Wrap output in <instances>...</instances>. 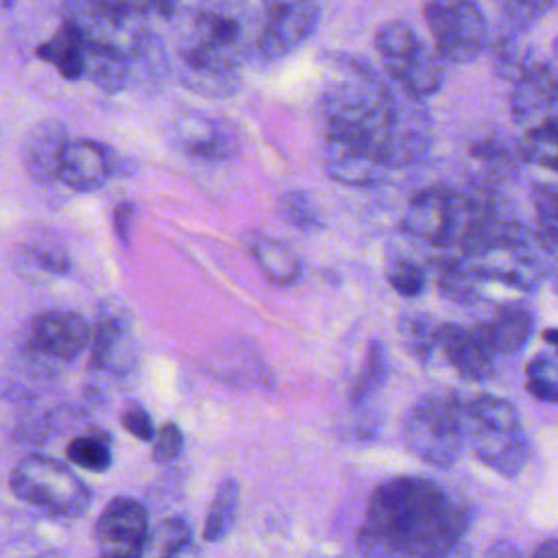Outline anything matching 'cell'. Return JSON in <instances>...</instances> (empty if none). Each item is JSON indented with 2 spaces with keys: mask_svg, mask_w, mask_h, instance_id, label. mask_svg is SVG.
Instances as JSON below:
<instances>
[{
  "mask_svg": "<svg viewBox=\"0 0 558 558\" xmlns=\"http://www.w3.org/2000/svg\"><path fill=\"white\" fill-rule=\"evenodd\" d=\"M471 508L421 475L379 484L366 504L355 541L362 558H442L464 541Z\"/></svg>",
  "mask_w": 558,
  "mask_h": 558,
  "instance_id": "6da1fadb",
  "label": "cell"
},
{
  "mask_svg": "<svg viewBox=\"0 0 558 558\" xmlns=\"http://www.w3.org/2000/svg\"><path fill=\"white\" fill-rule=\"evenodd\" d=\"M9 488L22 504L52 519H81L92 506V488L76 471L44 453L22 458L9 475Z\"/></svg>",
  "mask_w": 558,
  "mask_h": 558,
  "instance_id": "7a4b0ae2",
  "label": "cell"
},
{
  "mask_svg": "<svg viewBox=\"0 0 558 558\" xmlns=\"http://www.w3.org/2000/svg\"><path fill=\"white\" fill-rule=\"evenodd\" d=\"M61 17L83 44L113 48L131 59L142 57L150 44L144 13L116 0H63Z\"/></svg>",
  "mask_w": 558,
  "mask_h": 558,
  "instance_id": "3957f363",
  "label": "cell"
},
{
  "mask_svg": "<svg viewBox=\"0 0 558 558\" xmlns=\"http://www.w3.org/2000/svg\"><path fill=\"white\" fill-rule=\"evenodd\" d=\"M401 436L421 462L436 469L453 466L464 447L453 397H421L405 412Z\"/></svg>",
  "mask_w": 558,
  "mask_h": 558,
  "instance_id": "277c9868",
  "label": "cell"
},
{
  "mask_svg": "<svg viewBox=\"0 0 558 558\" xmlns=\"http://www.w3.org/2000/svg\"><path fill=\"white\" fill-rule=\"evenodd\" d=\"M425 22L438 57L451 63H471L488 44V24L477 0H427Z\"/></svg>",
  "mask_w": 558,
  "mask_h": 558,
  "instance_id": "5b68a950",
  "label": "cell"
},
{
  "mask_svg": "<svg viewBox=\"0 0 558 558\" xmlns=\"http://www.w3.org/2000/svg\"><path fill=\"white\" fill-rule=\"evenodd\" d=\"M466 207L462 194L445 187H429L414 194L405 207L401 227L412 238H421L436 248L458 246Z\"/></svg>",
  "mask_w": 558,
  "mask_h": 558,
  "instance_id": "8992f818",
  "label": "cell"
},
{
  "mask_svg": "<svg viewBox=\"0 0 558 558\" xmlns=\"http://www.w3.org/2000/svg\"><path fill=\"white\" fill-rule=\"evenodd\" d=\"M92 323L78 312L48 310L37 314L24 336L26 355L46 362H72L89 349Z\"/></svg>",
  "mask_w": 558,
  "mask_h": 558,
  "instance_id": "52a82bcc",
  "label": "cell"
},
{
  "mask_svg": "<svg viewBox=\"0 0 558 558\" xmlns=\"http://www.w3.org/2000/svg\"><path fill=\"white\" fill-rule=\"evenodd\" d=\"M150 536V519L144 504L118 495L107 501L94 523L98 554L113 558H144Z\"/></svg>",
  "mask_w": 558,
  "mask_h": 558,
  "instance_id": "ba28073f",
  "label": "cell"
},
{
  "mask_svg": "<svg viewBox=\"0 0 558 558\" xmlns=\"http://www.w3.org/2000/svg\"><path fill=\"white\" fill-rule=\"evenodd\" d=\"M392 102H390V122L386 137V161L390 170L405 168L418 161L432 140L429 131V113L425 100L410 96L401 87L392 85Z\"/></svg>",
  "mask_w": 558,
  "mask_h": 558,
  "instance_id": "9c48e42d",
  "label": "cell"
},
{
  "mask_svg": "<svg viewBox=\"0 0 558 558\" xmlns=\"http://www.w3.org/2000/svg\"><path fill=\"white\" fill-rule=\"evenodd\" d=\"M320 7L316 0H277L268 7L255 37V52L268 61L296 50L318 26Z\"/></svg>",
  "mask_w": 558,
  "mask_h": 558,
  "instance_id": "30bf717a",
  "label": "cell"
},
{
  "mask_svg": "<svg viewBox=\"0 0 558 558\" xmlns=\"http://www.w3.org/2000/svg\"><path fill=\"white\" fill-rule=\"evenodd\" d=\"M89 368L107 377H122L137 362V347L131 331V320L122 305L102 303L92 325Z\"/></svg>",
  "mask_w": 558,
  "mask_h": 558,
  "instance_id": "8fae6325",
  "label": "cell"
},
{
  "mask_svg": "<svg viewBox=\"0 0 558 558\" xmlns=\"http://www.w3.org/2000/svg\"><path fill=\"white\" fill-rule=\"evenodd\" d=\"M464 442L473 456L501 477H517L532 458V442L521 429H495L477 423H462Z\"/></svg>",
  "mask_w": 558,
  "mask_h": 558,
  "instance_id": "7c38bea8",
  "label": "cell"
},
{
  "mask_svg": "<svg viewBox=\"0 0 558 558\" xmlns=\"http://www.w3.org/2000/svg\"><path fill=\"white\" fill-rule=\"evenodd\" d=\"M323 161L327 174L344 185H377L390 174V166L379 148L338 135H325Z\"/></svg>",
  "mask_w": 558,
  "mask_h": 558,
  "instance_id": "4fadbf2b",
  "label": "cell"
},
{
  "mask_svg": "<svg viewBox=\"0 0 558 558\" xmlns=\"http://www.w3.org/2000/svg\"><path fill=\"white\" fill-rule=\"evenodd\" d=\"M116 170L118 157L107 144L78 137L68 140L63 148L59 181L74 192H96L116 174Z\"/></svg>",
  "mask_w": 558,
  "mask_h": 558,
  "instance_id": "5bb4252c",
  "label": "cell"
},
{
  "mask_svg": "<svg viewBox=\"0 0 558 558\" xmlns=\"http://www.w3.org/2000/svg\"><path fill=\"white\" fill-rule=\"evenodd\" d=\"M440 353L445 360L471 381H484L495 373V353L488 347L480 327H462L445 323L438 329Z\"/></svg>",
  "mask_w": 558,
  "mask_h": 558,
  "instance_id": "9a60e30c",
  "label": "cell"
},
{
  "mask_svg": "<svg viewBox=\"0 0 558 558\" xmlns=\"http://www.w3.org/2000/svg\"><path fill=\"white\" fill-rule=\"evenodd\" d=\"M558 105V70L547 63H534L512 83L510 111L517 122H538Z\"/></svg>",
  "mask_w": 558,
  "mask_h": 558,
  "instance_id": "2e32d148",
  "label": "cell"
},
{
  "mask_svg": "<svg viewBox=\"0 0 558 558\" xmlns=\"http://www.w3.org/2000/svg\"><path fill=\"white\" fill-rule=\"evenodd\" d=\"M68 140V129L59 120H44L28 131L20 157L35 183L48 185L59 181L61 155Z\"/></svg>",
  "mask_w": 558,
  "mask_h": 558,
  "instance_id": "e0dca14e",
  "label": "cell"
},
{
  "mask_svg": "<svg viewBox=\"0 0 558 558\" xmlns=\"http://www.w3.org/2000/svg\"><path fill=\"white\" fill-rule=\"evenodd\" d=\"M174 140L185 153L203 159H225L235 148L231 133L222 124L194 111L177 118Z\"/></svg>",
  "mask_w": 558,
  "mask_h": 558,
  "instance_id": "ac0fdd59",
  "label": "cell"
},
{
  "mask_svg": "<svg viewBox=\"0 0 558 558\" xmlns=\"http://www.w3.org/2000/svg\"><path fill=\"white\" fill-rule=\"evenodd\" d=\"M495 355H512L534 331V316L523 305H504L488 323L477 325Z\"/></svg>",
  "mask_w": 558,
  "mask_h": 558,
  "instance_id": "d6986e66",
  "label": "cell"
},
{
  "mask_svg": "<svg viewBox=\"0 0 558 558\" xmlns=\"http://www.w3.org/2000/svg\"><path fill=\"white\" fill-rule=\"evenodd\" d=\"M445 81V68L440 63L438 52L429 50L425 44H421L408 61L390 74V83L408 92L410 96H416L421 100H427L434 96Z\"/></svg>",
  "mask_w": 558,
  "mask_h": 558,
  "instance_id": "ffe728a7",
  "label": "cell"
},
{
  "mask_svg": "<svg viewBox=\"0 0 558 558\" xmlns=\"http://www.w3.org/2000/svg\"><path fill=\"white\" fill-rule=\"evenodd\" d=\"M133 74V59L120 50L87 46L85 44V74L89 83H94L100 92L116 94L124 89Z\"/></svg>",
  "mask_w": 558,
  "mask_h": 558,
  "instance_id": "44dd1931",
  "label": "cell"
},
{
  "mask_svg": "<svg viewBox=\"0 0 558 558\" xmlns=\"http://www.w3.org/2000/svg\"><path fill=\"white\" fill-rule=\"evenodd\" d=\"M35 54L65 81H81L85 74V44L68 26H61L52 37L41 41Z\"/></svg>",
  "mask_w": 558,
  "mask_h": 558,
  "instance_id": "7402d4cb",
  "label": "cell"
},
{
  "mask_svg": "<svg viewBox=\"0 0 558 558\" xmlns=\"http://www.w3.org/2000/svg\"><path fill=\"white\" fill-rule=\"evenodd\" d=\"M482 283H484V279L480 275L477 264L464 255L445 259L436 272L438 292L445 299L456 301L460 305H469V303L477 301Z\"/></svg>",
  "mask_w": 558,
  "mask_h": 558,
  "instance_id": "603a6c76",
  "label": "cell"
},
{
  "mask_svg": "<svg viewBox=\"0 0 558 558\" xmlns=\"http://www.w3.org/2000/svg\"><path fill=\"white\" fill-rule=\"evenodd\" d=\"M440 325L434 323L425 314H403L397 320V336L403 347V351L414 357L418 364H432L434 355L440 351V338H438Z\"/></svg>",
  "mask_w": 558,
  "mask_h": 558,
  "instance_id": "cb8c5ba5",
  "label": "cell"
},
{
  "mask_svg": "<svg viewBox=\"0 0 558 558\" xmlns=\"http://www.w3.org/2000/svg\"><path fill=\"white\" fill-rule=\"evenodd\" d=\"M251 255L262 268V272L277 286H290L301 275L299 257L292 253V248L275 238L257 235L251 246Z\"/></svg>",
  "mask_w": 558,
  "mask_h": 558,
  "instance_id": "d4e9b609",
  "label": "cell"
},
{
  "mask_svg": "<svg viewBox=\"0 0 558 558\" xmlns=\"http://www.w3.org/2000/svg\"><path fill=\"white\" fill-rule=\"evenodd\" d=\"M65 458L72 466L85 469L92 473H105L113 464V440L111 434L98 427H92L74 438L65 447Z\"/></svg>",
  "mask_w": 558,
  "mask_h": 558,
  "instance_id": "484cf974",
  "label": "cell"
},
{
  "mask_svg": "<svg viewBox=\"0 0 558 558\" xmlns=\"http://www.w3.org/2000/svg\"><path fill=\"white\" fill-rule=\"evenodd\" d=\"M238 510H240V484L233 477H225L211 497L205 525H203V538L207 543H220L222 538H227V534L235 525Z\"/></svg>",
  "mask_w": 558,
  "mask_h": 558,
  "instance_id": "4316f807",
  "label": "cell"
},
{
  "mask_svg": "<svg viewBox=\"0 0 558 558\" xmlns=\"http://www.w3.org/2000/svg\"><path fill=\"white\" fill-rule=\"evenodd\" d=\"M421 37L416 35V31L399 20L386 22L384 26H379V31L375 33V48L377 54L384 61V68L388 72V76L421 46Z\"/></svg>",
  "mask_w": 558,
  "mask_h": 558,
  "instance_id": "83f0119b",
  "label": "cell"
},
{
  "mask_svg": "<svg viewBox=\"0 0 558 558\" xmlns=\"http://www.w3.org/2000/svg\"><path fill=\"white\" fill-rule=\"evenodd\" d=\"M534 63H538L534 50L521 41V33L508 31L499 35V39L493 46V68L495 72L506 81H517L521 74H525Z\"/></svg>",
  "mask_w": 558,
  "mask_h": 558,
  "instance_id": "f1b7e54d",
  "label": "cell"
},
{
  "mask_svg": "<svg viewBox=\"0 0 558 558\" xmlns=\"http://www.w3.org/2000/svg\"><path fill=\"white\" fill-rule=\"evenodd\" d=\"M386 379H388V351L379 340H371L360 375L351 390V403L353 405L368 403L375 395H379Z\"/></svg>",
  "mask_w": 558,
  "mask_h": 558,
  "instance_id": "f546056e",
  "label": "cell"
},
{
  "mask_svg": "<svg viewBox=\"0 0 558 558\" xmlns=\"http://www.w3.org/2000/svg\"><path fill=\"white\" fill-rule=\"evenodd\" d=\"M521 155L543 168L558 170V118L547 116L532 124L521 140Z\"/></svg>",
  "mask_w": 558,
  "mask_h": 558,
  "instance_id": "4dcf8cb0",
  "label": "cell"
},
{
  "mask_svg": "<svg viewBox=\"0 0 558 558\" xmlns=\"http://www.w3.org/2000/svg\"><path fill=\"white\" fill-rule=\"evenodd\" d=\"M17 268L33 279H54L70 272V257L52 246H24L17 253Z\"/></svg>",
  "mask_w": 558,
  "mask_h": 558,
  "instance_id": "1f68e13d",
  "label": "cell"
},
{
  "mask_svg": "<svg viewBox=\"0 0 558 558\" xmlns=\"http://www.w3.org/2000/svg\"><path fill=\"white\" fill-rule=\"evenodd\" d=\"M527 390L547 403H558V349L554 353H538L527 364Z\"/></svg>",
  "mask_w": 558,
  "mask_h": 558,
  "instance_id": "d6a6232c",
  "label": "cell"
},
{
  "mask_svg": "<svg viewBox=\"0 0 558 558\" xmlns=\"http://www.w3.org/2000/svg\"><path fill=\"white\" fill-rule=\"evenodd\" d=\"M554 4L556 0H501L504 24L508 31L523 33L543 20L554 9Z\"/></svg>",
  "mask_w": 558,
  "mask_h": 558,
  "instance_id": "836d02e7",
  "label": "cell"
},
{
  "mask_svg": "<svg viewBox=\"0 0 558 558\" xmlns=\"http://www.w3.org/2000/svg\"><path fill=\"white\" fill-rule=\"evenodd\" d=\"M386 279L397 294L408 299L418 296L427 283L425 270L412 259H392L386 268Z\"/></svg>",
  "mask_w": 558,
  "mask_h": 558,
  "instance_id": "e575fe53",
  "label": "cell"
},
{
  "mask_svg": "<svg viewBox=\"0 0 558 558\" xmlns=\"http://www.w3.org/2000/svg\"><path fill=\"white\" fill-rule=\"evenodd\" d=\"M279 211L286 222L294 225L296 229L310 231L320 227V218L316 211V205L310 201L303 192H288L279 198Z\"/></svg>",
  "mask_w": 558,
  "mask_h": 558,
  "instance_id": "d590c367",
  "label": "cell"
},
{
  "mask_svg": "<svg viewBox=\"0 0 558 558\" xmlns=\"http://www.w3.org/2000/svg\"><path fill=\"white\" fill-rule=\"evenodd\" d=\"M150 442H153V460L157 464H170L181 456L185 438H183L181 427L177 423L168 421L157 427L155 438Z\"/></svg>",
  "mask_w": 558,
  "mask_h": 558,
  "instance_id": "8d00e7d4",
  "label": "cell"
},
{
  "mask_svg": "<svg viewBox=\"0 0 558 558\" xmlns=\"http://www.w3.org/2000/svg\"><path fill=\"white\" fill-rule=\"evenodd\" d=\"M190 541H192V525L183 517H170V519H163L157 530H150L146 547H155L159 554L163 549H170Z\"/></svg>",
  "mask_w": 558,
  "mask_h": 558,
  "instance_id": "74e56055",
  "label": "cell"
},
{
  "mask_svg": "<svg viewBox=\"0 0 558 558\" xmlns=\"http://www.w3.org/2000/svg\"><path fill=\"white\" fill-rule=\"evenodd\" d=\"M120 423H122V427H124L133 438H137V440L150 442V440L155 438L157 427H155V423H153L148 410H146L142 403H135V401L126 403L124 410H122V414H120Z\"/></svg>",
  "mask_w": 558,
  "mask_h": 558,
  "instance_id": "f35d334b",
  "label": "cell"
},
{
  "mask_svg": "<svg viewBox=\"0 0 558 558\" xmlns=\"http://www.w3.org/2000/svg\"><path fill=\"white\" fill-rule=\"evenodd\" d=\"M534 240L543 253L558 262V207L538 209Z\"/></svg>",
  "mask_w": 558,
  "mask_h": 558,
  "instance_id": "ab89813d",
  "label": "cell"
},
{
  "mask_svg": "<svg viewBox=\"0 0 558 558\" xmlns=\"http://www.w3.org/2000/svg\"><path fill=\"white\" fill-rule=\"evenodd\" d=\"M133 216H135V205L133 203H120L113 211V227H116V233L120 238V242H129V225L133 222Z\"/></svg>",
  "mask_w": 558,
  "mask_h": 558,
  "instance_id": "60d3db41",
  "label": "cell"
},
{
  "mask_svg": "<svg viewBox=\"0 0 558 558\" xmlns=\"http://www.w3.org/2000/svg\"><path fill=\"white\" fill-rule=\"evenodd\" d=\"M190 0H148V9L159 13L161 17L177 15Z\"/></svg>",
  "mask_w": 558,
  "mask_h": 558,
  "instance_id": "b9f144b4",
  "label": "cell"
},
{
  "mask_svg": "<svg viewBox=\"0 0 558 558\" xmlns=\"http://www.w3.org/2000/svg\"><path fill=\"white\" fill-rule=\"evenodd\" d=\"M157 558H201V551L194 545V541H190V543H183V545L159 551Z\"/></svg>",
  "mask_w": 558,
  "mask_h": 558,
  "instance_id": "7bdbcfd3",
  "label": "cell"
},
{
  "mask_svg": "<svg viewBox=\"0 0 558 558\" xmlns=\"http://www.w3.org/2000/svg\"><path fill=\"white\" fill-rule=\"evenodd\" d=\"M532 558H558V538H547V541H543V543L536 547V551H534Z\"/></svg>",
  "mask_w": 558,
  "mask_h": 558,
  "instance_id": "ee69618b",
  "label": "cell"
},
{
  "mask_svg": "<svg viewBox=\"0 0 558 558\" xmlns=\"http://www.w3.org/2000/svg\"><path fill=\"white\" fill-rule=\"evenodd\" d=\"M33 558H65V551H61V549H44V551H39V554H35Z\"/></svg>",
  "mask_w": 558,
  "mask_h": 558,
  "instance_id": "f6af8a7d",
  "label": "cell"
},
{
  "mask_svg": "<svg viewBox=\"0 0 558 558\" xmlns=\"http://www.w3.org/2000/svg\"><path fill=\"white\" fill-rule=\"evenodd\" d=\"M543 340L549 342L554 349H558V329H545L543 331Z\"/></svg>",
  "mask_w": 558,
  "mask_h": 558,
  "instance_id": "bcb514c9",
  "label": "cell"
},
{
  "mask_svg": "<svg viewBox=\"0 0 558 558\" xmlns=\"http://www.w3.org/2000/svg\"><path fill=\"white\" fill-rule=\"evenodd\" d=\"M554 288H556V292H558V270H556V275H554Z\"/></svg>",
  "mask_w": 558,
  "mask_h": 558,
  "instance_id": "7dc6e473",
  "label": "cell"
},
{
  "mask_svg": "<svg viewBox=\"0 0 558 558\" xmlns=\"http://www.w3.org/2000/svg\"><path fill=\"white\" fill-rule=\"evenodd\" d=\"M96 558H113V556H102V554H98Z\"/></svg>",
  "mask_w": 558,
  "mask_h": 558,
  "instance_id": "c3c4849f",
  "label": "cell"
},
{
  "mask_svg": "<svg viewBox=\"0 0 558 558\" xmlns=\"http://www.w3.org/2000/svg\"><path fill=\"white\" fill-rule=\"evenodd\" d=\"M266 2H268V7H270V4H272V2H277V0H266Z\"/></svg>",
  "mask_w": 558,
  "mask_h": 558,
  "instance_id": "681fc988",
  "label": "cell"
}]
</instances>
